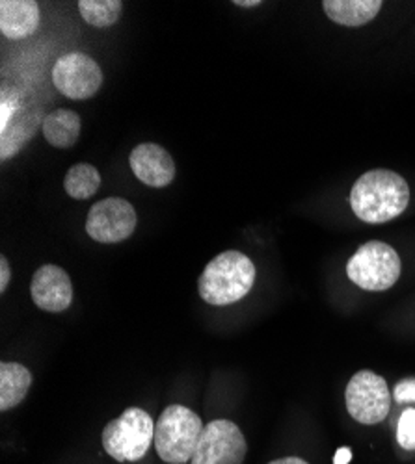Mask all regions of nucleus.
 I'll list each match as a JSON object with an SVG mask.
<instances>
[{"instance_id": "7", "label": "nucleus", "mask_w": 415, "mask_h": 464, "mask_svg": "<svg viewBox=\"0 0 415 464\" xmlns=\"http://www.w3.org/2000/svg\"><path fill=\"white\" fill-rule=\"evenodd\" d=\"M248 442L239 425L230 420L209 421L191 464H242Z\"/></svg>"}, {"instance_id": "12", "label": "nucleus", "mask_w": 415, "mask_h": 464, "mask_svg": "<svg viewBox=\"0 0 415 464\" xmlns=\"http://www.w3.org/2000/svg\"><path fill=\"white\" fill-rule=\"evenodd\" d=\"M44 111L35 104H23L15 118L0 129V160L15 159L25 145L44 127Z\"/></svg>"}, {"instance_id": "8", "label": "nucleus", "mask_w": 415, "mask_h": 464, "mask_svg": "<svg viewBox=\"0 0 415 464\" xmlns=\"http://www.w3.org/2000/svg\"><path fill=\"white\" fill-rule=\"evenodd\" d=\"M53 84L73 101L92 99L103 86L101 65L84 53H67L53 65Z\"/></svg>"}, {"instance_id": "14", "label": "nucleus", "mask_w": 415, "mask_h": 464, "mask_svg": "<svg viewBox=\"0 0 415 464\" xmlns=\"http://www.w3.org/2000/svg\"><path fill=\"white\" fill-rule=\"evenodd\" d=\"M382 0H324V14L341 26H363L382 10Z\"/></svg>"}, {"instance_id": "4", "label": "nucleus", "mask_w": 415, "mask_h": 464, "mask_svg": "<svg viewBox=\"0 0 415 464\" xmlns=\"http://www.w3.org/2000/svg\"><path fill=\"white\" fill-rule=\"evenodd\" d=\"M101 442L118 462L140 460L155 442V421L143 409L129 407L120 418L106 423Z\"/></svg>"}, {"instance_id": "10", "label": "nucleus", "mask_w": 415, "mask_h": 464, "mask_svg": "<svg viewBox=\"0 0 415 464\" xmlns=\"http://www.w3.org/2000/svg\"><path fill=\"white\" fill-rule=\"evenodd\" d=\"M32 301L45 313H64L73 301V285L65 269L54 264L37 267L30 283Z\"/></svg>"}, {"instance_id": "16", "label": "nucleus", "mask_w": 415, "mask_h": 464, "mask_svg": "<svg viewBox=\"0 0 415 464\" xmlns=\"http://www.w3.org/2000/svg\"><path fill=\"white\" fill-rule=\"evenodd\" d=\"M32 373L19 362H0V411L15 409L28 394Z\"/></svg>"}, {"instance_id": "2", "label": "nucleus", "mask_w": 415, "mask_h": 464, "mask_svg": "<svg viewBox=\"0 0 415 464\" xmlns=\"http://www.w3.org/2000/svg\"><path fill=\"white\" fill-rule=\"evenodd\" d=\"M253 283V262L241 251H223L205 266L198 281V292L205 303L225 306L246 297Z\"/></svg>"}, {"instance_id": "15", "label": "nucleus", "mask_w": 415, "mask_h": 464, "mask_svg": "<svg viewBox=\"0 0 415 464\" xmlns=\"http://www.w3.org/2000/svg\"><path fill=\"white\" fill-rule=\"evenodd\" d=\"M81 129H83L81 115L73 110L60 108L45 115L42 132H44V138L53 147L69 149L77 143L81 136Z\"/></svg>"}, {"instance_id": "24", "label": "nucleus", "mask_w": 415, "mask_h": 464, "mask_svg": "<svg viewBox=\"0 0 415 464\" xmlns=\"http://www.w3.org/2000/svg\"><path fill=\"white\" fill-rule=\"evenodd\" d=\"M269 464H310V462H306L304 459H300V457H282V459H276Z\"/></svg>"}, {"instance_id": "11", "label": "nucleus", "mask_w": 415, "mask_h": 464, "mask_svg": "<svg viewBox=\"0 0 415 464\" xmlns=\"http://www.w3.org/2000/svg\"><path fill=\"white\" fill-rule=\"evenodd\" d=\"M129 164L140 182L149 188H166L175 179L172 154L159 143H140L133 149Z\"/></svg>"}, {"instance_id": "1", "label": "nucleus", "mask_w": 415, "mask_h": 464, "mask_svg": "<svg viewBox=\"0 0 415 464\" xmlns=\"http://www.w3.org/2000/svg\"><path fill=\"white\" fill-rule=\"evenodd\" d=\"M410 203V186L395 171L372 169L363 173L351 189V207L365 223H388L399 218Z\"/></svg>"}, {"instance_id": "6", "label": "nucleus", "mask_w": 415, "mask_h": 464, "mask_svg": "<svg viewBox=\"0 0 415 464\" xmlns=\"http://www.w3.org/2000/svg\"><path fill=\"white\" fill-rule=\"evenodd\" d=\"M345 401L349 414L356 421L363 425H376L390 414L391 392L384 377L371 370H361L349 381Z\"/></svg>"}, {"instance_id": "18", "label": "nucleus", "mask_w": 415, "mask_h": 464, "mask_svg": "<svg viewBox=\"0 0 415 464\" xmlns=\"http://www.w3.org/2000/svg\"><path fill=\"white\" fill-rule=\"evenodd\" d=\"M77 6L83 19L95 28L114 26L124 12L122 0H81Z\"/></svg>"}, {"instance_id": "20", "label": "nucleus", "mask_w": 415, "mask_h": 464, "mask_svg": "<svg viewBox=\"0 0 415 464\" xmlns=\"http://www.w3.org/2000/svg\"><path fill=\"white\" fill-rule=\"evenodd\" d=\"M23 104L25 102L15 90H3V99H0V129L6 127L15 118Z\"/></svg>"}, {"instance_id": "21", "label": "nucleus", "mask_w": 415, "mask_h": 464, "mask_svg": "<svg viewBox=\"0 0 415 464\" xmlns=\"http://www.w3.org/2000/svg\"><path fill=\"white\" fill-rule=\"evenodd\" d=\"M399 403H415V379H404L395 386L393 392Z\"/></svg>"}, {"instance_id": "19", "label": "nucleus", "mask_w": 415, "mask_h": 464, "mask_svg": "<svg viewBox=\"0 0 415 464\" xmlns=\"http://www.w3.org/2000/svg\"><path fill=\"white\" fill-rule=\"evenodd\" d=\"M397 442L406 451L415 450V409L413 407L404 409V412L399 418Z\"/></svg>"}, {"instance_id": "13", "label": "nucleus", "mask_w": 415, "mask_h": 464, "mask_svg": "<svg viewBox=\"0 0 415 464\" xmlns=\"http://www.w3.org/2000/svg\"><path fill=\"white\" fill-rule=\"evenodd\" d=\"M40 5L34 0H3L0 3V32L10 40H25L40 26Z\"/></svg>"}, {"instance_id": "5", "label": "nucleus", "mask_w": 415, "mask_h": 464, "mask_svg": "<svg viewBox=\"0 0 415 464\" xmlns=\"http://www.w3.org/2000/svg\"><path fill=\"white\" fill-rule=\"evenodd\" d=\"M400 269L399 253L391 246L367 242L349 258L347 276L361 290L386 292L399 281Z\"/></svg>"}, {"instance_id": "9", "label": "nucleus", "mask_w": 415, "mask_h": 464, "mask_svg": "<svg viewBox=\"0 0 415 464\" xmlns=\"http://www.w3.org/2000/svg\"><path fill=\"white\" fill-rule=\"evenodd\" d=\"M136 223V210L127 199L106 198L90 208L86 232L99 244H120L133 237Z\"/></svg>"}, {"instance_id": "23", "label": "nucleus", "mask_w": 415, "mask_h": 464, "mask_svg": "<svg viewBox=\"0 0 415 464\" xmlns=\"http://www.w3.org/2000/svg\"><path fill=\"white\" fill-rule=\"evenodd\" d=\"M352 459V450L351 448H339L335 457H333V464H349Z\"/></svg>"}, {"instance_id": "3", "label": "nucleus", "mask_w": 415, "mask_h": 464, "mask_svg": "<svg viewBox=\"0 0 415 464\" xmlns=\"http://www.w3.org/2000/svg\"><path fill=\"white\" fill-rule=\"evenodd\" d=\"M203 428L202 418L188 407H166L155 421V450L161 460L168 464L191 462Z\"/></svg>"}, {"instance_id": "22", "label": "nucleus", "mask_w": 415, "mask_h": 464, "mask_svg": "<svg viewBox=\"0 0 415 464\" xmlns=\"http://www.w3.org/2000/svg\"><path fill=\"white\" fill-rule=\"evenodd\" d=\"M10 279H12V269H10L8 258L0 256V292H3V294L8 290Z\"/></svg>"}, {"instance_id": "17", "label": "nucleus", "mask_w": 415, "mask_h": 464, "mask_svg": "<svg viewBox=\"0 0 415 464\" xmlns=\"http://www.w3.org/2000/svg\"><path fill=\"white\" fill-rule=\"evenodd\" d=\"M64 188L71 199H90L101 188V173L92 164H74L65 173Z\"/></svg>"}, {"instance_id": "25", "label": "nucleus", "mask_w": 415, "mask_h": 464, "mask_svg": "<svg viewBox=\"0 0 415 464\" xmlns=\"http://www.w3.org/2000/svg\"><path fill=\"white\" fill-rule=\"evenodd\" d=\"M235 6L255 8V6H261V0H235Z\"/></svg>"}]
</instances>
